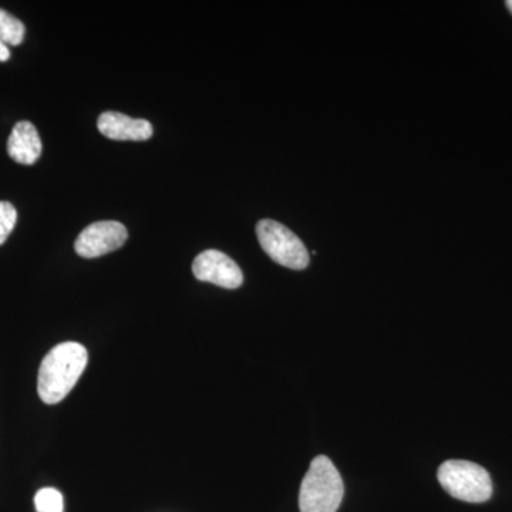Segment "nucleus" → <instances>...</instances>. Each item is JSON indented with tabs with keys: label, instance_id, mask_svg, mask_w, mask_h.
<instances>
[{
	"label": "nucleus",
	"instance_id": "8",
	"mask_svg": "<svg viewBox=\"0 0 512 512\" xmlns=\"http://www.w3.org/2000/svg\"><path fill=\"white\" fill-rule=\"evenodd\" d=\"M42 140L30 121H19L8 140V154L22 165H32L42 156Z\"/></svg>",
	"mask_w": 512,
	"mask_h": 512
},
{
	"label": "nucleus",
	"instance_id": "1",
	"mask_svg": "<svg viewBox=\"0 0 512 512\" xmlns=\"http://www.w3.org/2000/svg\"><path fill=\"white\" fill-rule=\"evenodd\" d=\"M89 362L87 349L77 342L60 343L42 360L37 376V393L46 404L66 399L79 382Z\"/></svg>",
	"mask_w": 512,
	"mask_h": 512
},
{
	"label": "nucleus",
	"instance_id": "10",
	"mask_svg": "<svg viewBox=\"0 0 512 512\" xmlns=\"http://www.w3.org/2000/svg\"><path fill=\"white\" fill-rule=\"evenodd\" d=\"M37 512H63V495L56 488H42L35 497Z\"/></svg>",
	"mask_w": 512,
	"mask_h": 512
},
{
	"label": "nucleus",
	"instance_id": "6",
	"mask_svg": "<svg viewBox=\"0 0 512 512\" xmlns=\"http://www.w3.org/2000/svg\"><path fill=\"white\" fill-rule=\"evenodd\" d=\"M192 272L198 281L225 289H237L244 284V274L237 262L217 249L201 252L192 264Z\"/></svg>",
	"mask_w": 512,
	"mask_h": 512
},
{
	"label": "nucleus",
	"instance_id": "7",
	"mask_svg": "<svg viewBox=\"0 0 512 512\" xmlns=\"http://www.w3.org/2000/svg\"><path fill=\"white\" fill-rule=\"evenodd\" d=\"M97 127L103 136L116 141H146L153 137L154 128L150 121L131 119L123 113L106 111L97 120Z\"/></svg>",
	"mask_w": 512,
	"mask_h": 512
},
{
	"label": "nucleus",
	"instance_id": "12",
	"mask_svg": "<svg viewBox=\"0 0 512 512\" xmlns=\"http://www.w3.org/2000/svg\"><path fill=\"white\" fill-rule=\"evenodd\" d=\"M10 59V52L8 45L0 40V62H6V60Z\"/></svg>",
	"mask_w": 512,
	"mask_h": 512
},
{
	"label": "nucleus",
	"instance_id": "13",
	"mask_svg": "<svg viewBox=\"0 0 512 512\" xmlns=\"http://www.w3.org/2000/svg\"><path fill=\"white\" fill-rule=\"evenodd\" d=\"M505 5H507V8L510 9V12L512 13V0H508V2L505 3Z\"/></svg>",
	"mask_w": 512,
	"mask_h": 512
},
{
	"label": "nucleus",
	"instance_id": "3",
	"mask_svg": "<svg viewBox=\"0 0 512 512\" xmlns=\"http://www.w3.org/2000/svg\"><path fill=\"white\" fill-rule=\"evenodd\" d=\"M441 487L456 500L481 504L493 495V481L484 467L466 460H448L437 471Z\"/></svg>",
	"mask_w": 512,
	"mask_h": 512
},
{
	"label": "nucleus",
	"instance_id": "11",
	"mask_svg": "<svg viewBox=\"0 0 512 512\" xmlns=\"http://www.w3.org/2000/svg\"><path fill=\"white\" fill-rule=\"evenodd\" d=\"M18 221V211L8 201H0V245L5 244L6 239L12 234Z\"/></svg>",
	"mask_w": 512,
	"mask_h": 512
},
{
	"label": "nucleus",
	"instance_id": "4",
	"mask_svg": "<svg viewBox=\"0 0 512 512\" xmlns=\"http://www.w3.org/2000/svg\"><path fill=\"white\" fill-rule=\"evenodd\" d=\"M256 237L262 249L276 264L295 271L308 268V249L285 225L274 220L259 221L256 225Z\"/></svg>",
	"mask_w": 512,
	"mask_h": 512
},
{
	"label": "nucleus",
	"instance_id": "2",
	"mask_svg": "<svg viewBox=\"0 0 512 512\" xmlns=\"http://www.w3.org/2000/svg\"><path fill=\"white\" fill-rule=\"evenodd\" d=\"M345 495L342 476L329 457L312 461L299 491L301 512H338Z\"/></svg>",
	"mask_w": 512,
	"mask_h": 512
},
{
	"label": "nucleus",
	"instance_id": "5",
	"mask_svg": "<svg viewBox=\"0 0 512 512\" xmlns=\"http://www.w3.org/2000/svg\"><path fill=\"white\" fill-rule=\"evenodd\" d=\"M127 238V228L119 221L94 222L77 237L74 249L82 258H99L123 247Z\"/></svg>",
	"mask_w": 512,
	"mask_h": 512
},
{
	"label": "nucleus",
	"instance_id": "9",
	"mask_svg": "<svg viewBox=\"0 0 512 512\" xmlns=\"http://www.w3.org/2000/svg\"><path fill=\"white\" fill-rule=\"evenodd\" d=\"M25 39V25L6 10L0 9V40L5 45L19 46Z\"/></svg>",
	"mask_w": 512,
	"mask_h": 512
}]
</instances>
